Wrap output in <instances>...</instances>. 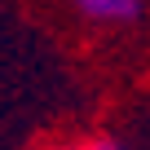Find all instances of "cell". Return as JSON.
I'll list each match as a JSON object with an SVG mask.
<instances>
[{
  "label": "cell",
  "mask_w": 150,
  "mask_h": 150,
  "mask_svg": "<svg viewBox=\"0 0 150 150\" xmlns=\"http://www.w3.org/2000/svg\"><path fill=\"white\" fill-rule=\"evenodd\" d=\"M80 9L97 22H128V18H137L141 5L137 0H80Z\"/></svg>",
  "instance_id": "1"
}]
</instances>
